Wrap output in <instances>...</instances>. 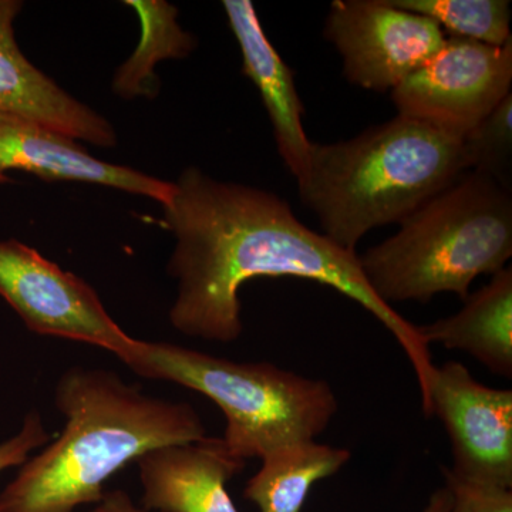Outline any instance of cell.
Instances as JSON below:
<instances>
[{"mask_svg": "<svg viewBox=\"0 0 512 512\" xmlns=\"http://www.w3.org/2000/svg\"><path fill=\"white\" fill-rule=\"evenodd\" d=\"M165 227L177 245L168 272L178 281L170 311L175 330L190 338L231 343L241 336L238 292L254 278L306 279L336 289L392 333L409 359L426 412L436 365L417 326L367 284L359 254L306 227L271 191L221 183L190 167L164 205Z\"/></svg>", "mask_w": 512, "mask_h": 512, "instance_id": "6da1fadb", "label": "cell"}, {"mask_svg": "<svg viewBox=\"0 0 512 512\" xmlns=\"http://www.w3.org/2000/svg\"><path fill=\"white\" fill-rule=\"evenodd\" d=\"M59 439L29 458L0 493V512H74L99 504L104 485L154 448L207 439L190 403L141 392L113 370L74 366L60 376Z\"/></svg>", "mask_w": 512, "mask_h": 512, "instance_id": "7a4b0ae2", "label": "cell"}, {"mask_svg": "<svg viewBox=\"0 0 512 512\" xmlns=\"http://www.w3.org/2000/svg\"><path fill=\"white\" fill-rule=\"evenodd\" d=\"M468 170L463 137L399 116L338 143H312L299 198L323 235L356 252L367 232L400 224Z\"/></svg>", "mask_w": 512, "mask_h": 512, "instance_id": "3957f363", "label": "cell"}, {"mask_svg": "<svg viewBox=\"0 0 512 512\" xmlns=\"http://www.w3.org/2000/svg\"><path fill=\"white\" fill-rule=\"evenodd\" d=\"M511 256V190L470 170L400 222L396 235L359 255V264L392 306L439 293L466 301L478 276L507 268Z\"/></svg>", "mask_w": 512, "mask_h": 512, "instance_id": "277c9868", "label": "cell"}, {"mask_svg": "<svg viewBox=\"0 0 512 512\" xmlns=\"http://www.w3.org/2000/svg\"><path fill=\"white\" fill-rule=\"evenodd\" d=\"M136 375L180 384L208 397L224 413L221 441L238 460L315 440L339 410L328 382L268 362H235L173 343L134 339L120 357Z\"/></svg>", "mask_w": 512, "mask_h": 512, "instance_id": "5b68a950", "label": "cell"}, {"mask_svg": "<svg viewBox=\"0 0 512 512\" xmlns=\"http://www.w3.org/2000/svg\"><path fill=\"white\" fill-rule=\"evenodd\" d=\"M512 40L491 46L446 39L443 47L396 89L399 116L464 137L511 93Z\"/></svg>", "mask_w": 512, "mask_h": 512, "instance_id": "8992f818", "label": "cell"}, {"mask_svg": "<svg viewBox=\"0 0 512 512\" xmlns=\"http://www.w3.org/2000/svg\"><path fill=\"white\" fill-rule=\"evenodd\" d=\"M0 295L37 335L87 343L116 357L133 345L92 286L16 239L0 242Z\"/></svg>", "mask_w": 512, "mask_h": 512, "instance_id": "52a82bcc", "label": "cell"}, {"mask_svg": "<svg viewBox=\"0 0 512 512\" xmlns=\"http://www.w3.org/2000/svg\"><path fill=\"white\" fill-rule=\"evenodd\" d=\"M323 36L343 60V76L362 89H396L446 43L434 20L389 0H335Z\"/></svg>", "mask_w": 512, "mask_h": 512, "instance_id": "ba28073f", "label": "cell"}, {"mask_svg": "<svg viewBox=\"0 0 512 512\" xmlns=\"http://www.w3.org/2000/svg\"><path fill=\"white\" fill-rule=\"evenodd\" d=\"M443 423L451 473L474 483L512 488V392L478 382L463 363L436 367L427 417Z\"/></svg>", "mask_w": 512, "mask_h": 512, "instance_id": "9c48e42d", "label": "cell"}, {"mask_svg": "<svg viewBox=\"0 0 512 512\" xmlns=\"http://www.w3.org/2000/svg\"><path fill=\"white\" fill-rule=\"evenodd\" d=\"M23 170L45 180L82 181L144 195L167 205L174 183L104 163L90 156L74 138L18 114L0 111V174Z\"/></svg>", "mask_w": 512, "mask_h": 512, "instance_id": "30bf717a", "label": "cell"}, {"mask_svg": "<svg viewBox=\"0 0 512 512\" xmlns=\"http://www.w3.org/2000/svg\"><path fill=\"white\" fill-rule=\"evenodd\" d=\"M143 508L158 512H241L227 483L245 466L221 439L154 448L136 461Z\"/></svg>", "mask_w": 512, "mask_h": 512, "instance_id": "8fae6325", "label": "cell"}, {"mask_svg": "<svg viewBox=\"0 0 512 512\" xmlns=\"http://www.w3.org/2000/svg\"><path fill=\"white\" fill-rule=\"evenodd\" d=\"M20 9V2L0 0V111L37 121L74 140L116 146L109 121L64 92L23 56L13 29Z\"/></svg>", "mask_w": 512, "mask_h": 512, "instance_id": "7c38bea8", "label": "cell"}, {"mask_svg": "<svg viewBox=\"0 0 512 512\" xmlns=\"http://www.w3.org/2000/svg\"><path fill=\"white\" fill-rule=\"evenodd\" d=\"M242 55V72L252 80L274 127L279 156L293 177L305 173L313 141L303 127V106L291 67L276 52L249 0L222 2Z\"/></svg>", "mask_w": 512, "mask_h": 512, "instance_id": "4fadbf2b", "label": "cell"}, {"mask_svg": "<svg viewBox=\"0 0 512 512\" xmlns=\"http://www.w3.org/2000/svg\"><path fill=\"white\" fill-rule=\"evenodd\" d=\"M454 315L417 326L427 345L467 353L494 375L512 377V269L470 293Z\"/></svg>", "mask_w": 512, "mask_h": 512, "instance_id": "5bb4252c", "label": "cell"}, {"mask_svg": "<svg viewBox=\"0 0 512 512\" xmlns=\"http://www.w3.org/2000/svg\"><path fill=\"white\" fill-rule=\"evenodd\" d=\"M350 457L348 448L315 440L275 448L261 458V468L245 485L244 498L259 512H301L313 485L339 473Z\"/></svg>", "mask_w": 512, "mask_h": 512, "instance_id": "9a60e30c", "label": "cell"}, {"mask_svg": "<svg viewBox=\"0 0 512 512\" xmlns=\"http://www.w3.org/2000/svg\"><path fill=\"white\" fill-rule=\"evenodd\" d=\"M136 10L141 22L140 45L136 52L120 67L114 80V90L124 99L153 96L154 66L170 57L190 55L195 39L177 23V8L157 0H130L126 2Z\"/></svg>", "mask_w": 512, "mask_h": 512, "instance_id": "2e32d148", "label": "cell"}, {"mask_svg": "<svg viewBox=\"0 0 512 512\" xmlns=\"http://www.w3.org/2000/svg\"><path fill=\"white\" fill-rule=\"evenodd\" d=\"M393 6L427 16L456 39L504 46L512 40L508 0H389Z\"/></svg>", "mask_w": 512, "mask_h": 512, "instance_id": "e0dca14e", "label": "cell"}, {"mask_svg": "<svg viewBox=\"0 0 512 512\" xmlns=\"http://www.w3.org/2000/svg\"><path fill=\"white\" fill-rule=\"evenodd\" d=\"M468 170L512 188V93L463 137Z\"/></svg>", "mask_w": 512, "mask_h": 512, "instance_id": "ac0fdd59", "label": "cell"}, {"mask_svg": "<svg viewBox=\"0 0 512 512\" xmlns=\"http://www.w3.org/2000/svg\"><path fill=\"white\" fill-rule=\"evenodd\" d=\"M451 495L448 512H512V491L495 485L474 483L443 470Z\"/></svg>", "mask_w": 512, "mask_h": 512, "instance_id": "d6986e66", "label": "cell"}, {"mask_svg": "<svg viewBox=\"0 0 512 512\" xmlns=\"http://www.w3.org/2000/svg\"><path fill=\"white\" fill-rule=\"evenodd\" d=\"M50 439L52 436L43 426L40 414L29 413L23 420L19 433L0 443V473L6 468L23 466L29 460V454L50 443Z\"/></svg>", "mask_w": 512, "mask_h": 512, "instance_id": "ffe728a7", "label": "cell"}, {"mask_svg": "<svg viewBox=\"0 0 512 512\" xmlns=\"http://www.w3.org/2000/svg\"><path fill=\"white\" fill-rule=\"evenodd\" d=\"M89 512H148L138 507L133 498L121 490L109 491L104 494L99 504L94 505Z\"/></svg>", "mask_w": 512, "mask_h": 512, "instance_id": "44dd1931", "label": "cell"}, {"mask_svg": "<svg viewBox=\"0 0 512 512\" xmlns=\"http://www.w3.org/2000/svg\"><path fill=\"white\" fill-rule=\"evenodd\" d=\"M451 507V495L448 493L446 487L439 488L433 495H431L429 503L423 512H448Z\"/></svg>", "mask_w": 512, "mask_h": 512, "instance_id": "7402d4cb", "label": "cell"}, {"mask_svg": "<svg viewBox=\"0 0 512 512\" xmlns=\"http://www.w3.org/2000/svg\"><path fill=\"white\" fill-rule=\"evenodd\" d=\"M3 181H8V178H6L5 175L0 174V183H3Z\"/></svg>", "mask_w": 512, "mask_h": 512, "instance_id": "603a6c76", "label": "cell"}]
</instances>
